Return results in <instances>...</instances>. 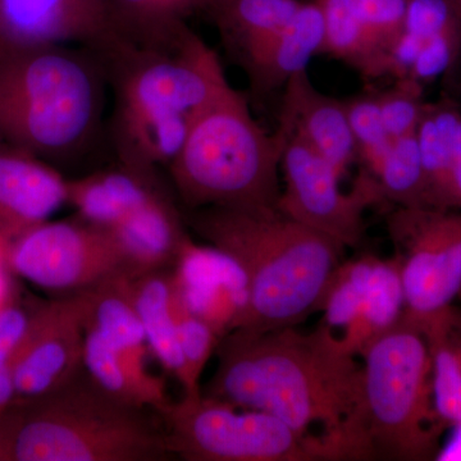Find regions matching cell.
<instances>
[{
  "label": "cell",
  "mask_w": 461,
  "mask_h": 461,
  "mask_svg": "<svg viewBox=\"0 0 461 461\" xmlns=\"http://www.w3.org/2000/svg\"><path fill=\"white\" fill-rule=\"evenodd\" d=\"M346 113L353 132L357 157L369 175H375L390 150L393 139L382 121L377 94H360L345 100Z\"/></svg>",
  "instance_id": "f546056e"
},
{
  "label": "cell",
  "mask_w": 461,
  "mask_h": 461,
  "mask_svg": "<svg viewBox=\"0 0 461 461\" xmlns=\"http://www.w3.org/2000/svg\"><path fill=\"white\" fill-rule=\"evenodd\" d=\"M99 57L113 91L112 145L135 168L168 167L194 118L230 86L217 51L190 27L168 44L122 41Z\"/></svg>",
  "instance_id": "7a4b0ae2"
},
{
  "label": "cell",
  "mask_w": 461,
  "mask_h": 461,
  "mask_svg": "<svg viewBox=\"0 0 461 461\" xmlns=\"http://www.w3.org/2000/svg\"><path fill=\"white\" fill-rule=\"evenodd\" d=\"M284 144L285 136L267 132L230 85L194 118L167 168L191 211L277 206Z\"/></svg>",
  "instance_id": "8992f818"
},
{
  "label": "cell",
  "mask_w": 461,
  "mask_h": 461,
  "mask_svg": "<svg viewBox=\"0 0 461 461\" xmlns=\"http://www.w3.org/2000/svg\"><path fill=\"white\" fill-rule=\"evenodd\" d=\"M302 0H209L205 14L240 65L262 50L294 17Z\"/></svg>",
  "instance_id": "603a6c76"
},
{
  "label": "cell",
  "mask_w": 461,
  "mask_h": 461,
  "mask_svg": "<svg viewBox=\"0 0 461 461\" xmlns=\"http://www.w3.org/2000/svg\"><path fill=\"white\" fill-rule=\"evenodd\" d=\"M372 177L377 181L384 199L399 206H429L417 132L393 140Z\"/></svg>",
  "instance_id": "f1b7e54d"
},
{
  "label": "cell",
  "mask_w": 461,
  "mask_h": 461,
  "mask_svg": "<svg viewBox=\"0 0 461 461\" xmlns=\"http://www.w3.org/2000/svg\"><path fill=\"white\" fill-rule=\"evenodd\" d=\"M284 87L278 130L302 139L344 177L357 157L345 102L318 90L308 71L294 76Z\"/></svg>",
  "instance_id": "e0dca14e"
},
{
  "label": "cell",
  "mask_w": 461,
  "mask_h": 461,
  "mask_svg": "<svg viewBox=\"0 0 461 461\" xmlns=\"http://www.w3.org/2000/svg\"><path fill=\"white\" fill-rule=\"evenodd\" d=\"M461 50V32L441 33L424 42L409 77L420 85L435 80L451 68Z\"/></svg>",
  "instance_id": "836d02e7"
},
{
  "label": "cell",
  "mask_w": 461,
  "mask_h": 461,
  "mask_svg": "<svg viewBox=\"0 0 461 461\" xmlns=\"http://www.w3.org/2000/svg\"><path fill=\"white\" fill-rule=\"evenodd\" d=\"M448 309L417 326L423 330L429 341L436 411L446 426H459L461 424V363L448 330Z\"/></svg>",
  "instance_id": "83f0119b"
},
{
  "label": "cell",
  "mask_w": 461,
  "mask_h": 461,
  "mask_svg": "<svg viewBox=\"0 0 461 461\" xmlns=\"http://www.w3.org/2000/svg\"><path fill=\"white\" fill-rule=\"evenodd\" d=\"M83 294L36 304L32 326L14 362L17 402L48 395L84 368Z\"/></svg>",
  "instance_id": "4fadbf2b"
},
{
  "label": "cell",
  "mask_w": 461,
  "mask_h": 461,
  "mask_svg": "<svg viewBox=\"0 0 461 461\" xmlns=\"http://www.w3.org/2000/svg\"><path fill=\"white\" fill-rule=\"evenodd\" d=\"M324 20L321 53L353 66L366 77L384 76L381 56L366 39L351 0H315Z\"/></svg>",
  "instance_id": "4316f807"
},
{
  "label": "cell",
  "mask_w": 461,
  "mask_h": 461,
  "mask_svg": "<svg viewBox=\"0 0 461 461\" xmlns=\"http://www.w3.org/2000/svg\"><path fill=\"white\" fill-rule=\"evenodd\" d=\"M171 273L182 304L208 323L218 338L240 329L248 312L249 282L232 257L187 236Z\"/></svg>",
  "instance_id": "9a60e30c"
},
{
  "label": "cell",
  "mask_w": 461,
  "mask_h": 461,
  "mask_svg": "<svg viewBox=\"0 0 461 461\" xmlns=\"http://www.w3.org/2000/svg\"><path fill=\"white\" fill-rule=\"evenodd\" d=\"M127 287L147 335L149 348L166 371L180 381L182 360L178 348L181 302L168 271L127 276Z\"/></svg>",
  "instance_id": "cb8c5ba5"
},
{
  "label": "cell",
  "mask_w": 461,
  "mask_h": 461,
  "mask_svg": "<svg viewBox=\"0 0 461 461\" xmlns=\"http://www.w3.org/2000/svg\"><path fill=\"white\" fill-rule=\"evenodd\" d=\"M169 453L189 461H313L314 436L303 437L268 412L223 400L184 395L163 414Z\"/></svg>",
  "instance_id": "ba28073f"
},
{
  "label": "cell",
  "mask_w": 461,
  "mask_h": 461,
  "mask_svg": "<svg viewBox=\"0 0 461 461\" xmlns=\"http://www.w3.org/2000/svg\"><path fill=\"white\" fill-rule=\"evenodd\" d=\"M68 180L59 168L0 141V239L14 241L68 204Z\"/></svg>",
  "instance_id": "2e32d148"
},
{
  "label": "cell",
  "mask_w": 461,
  "mask_h": 461,
  "mask_svg": "<svg viewBox=\"0 0 461 461\" xmlns=\"http://www.w3.org/2000/svg\"><path fill=\"white\" fill-rule=\"evenodd\" d=\"M429 208H461V112L426 104L417 129Z\"/></svg>",
  "instance_id": "44dd1931"
},
{
  "label": "cell",
  "mask_w": 461,
  "mask_h": 461,
  "mask_svg": "<svg viewBox=\"0 0 461 461\" xmlns=\"http://www.w3.org/2000/svg\"><path fill=\"white\" fill-rule=\"evenodd\" d=\"M85 304V329L132 362L147 366L148 339L127 287L126 275L115 276L80 291Z\"/></svg>",
  "instance_id": "d4e9b609"
},
{
  "label": "cell",
  "mask_w": 461,
  "mask_h": 461,
  "mask_svg": "<svg viewBox=\"0 0 461 461\" xmlns=\"http://www.w3.org/2000/svg\"><path fill=\"white\" fill-rule=\"evenodd\" d=\"M9 242L0 239V308L16 299V288L14 284V272L8 264Z\"/></svg>",
  "instance_id": "d590c367"
},
{
  "label": "cell",
  "mask_w": 461,
  "mask_h": 461,
  "mask_svg": "<svg viewBox=\"0 0 461 461\" xmlns=\"http://www.w3.org/2000/svg\"><path fill=\"white\" fill-rule=\"evenodd\" d=\"M163 193L156 171L122 165L68 180V204L94 226L111 229Z\"/></svg>",
  "instance_id": "d6986e66"
},
{
  "label": "cell",
  "mask_w": 461,
  "mask_h": 461,
  "mask_svg": "<svg viewBox=\"0 0 461 461\" xmlns=\"http://www.w3.org/2000/svg\"><path fill=\"white\" fill-rule=\"evenodd\" d=\"M11 461H156L171 454L144 411L100 390L85 369L7 411Z\"/></svg>",
  "instance_id": "52a82bcc"
},
{
  "label": "cell",
  "mask_w": 461,
  "mask_h": 461,
  "mask_svg": "<svg viewBox=\"0 0 461 461\" xmlns=\"http://www.w3.org/2000/svg\"><path fill=\"white\" fill-rule=\"evenodd\" d=\"M0 461H11V436L7 412L0 415Z\"/></svg>",
  "instance_id": "74e56055"
},
{
  "label": "cell",
  "mask_w": 461,
  "mask_h": 461,
  "mask_svg": "<svg viewBox=\"0 0 461 461\" xmlns=\"http://www.w3.org/2000/svg\"><path fill=\"white\" fill-rule=\"evenodd\" d=\"M35 305L26 306L17 297L0 308V368L14 362L32 326Z\"/></svg>",
  "instance_id": "e575fe53"
},
{
  "label": "cell",
  "mask_w": 461,
  "mask_h": 461,
  "mask_svg": "<svg viewBox=\"0 0 461 461\" xmlns=\"http://www.w3.org/2000/svg\"><path fill=\"white\" fill-rule=\"evenodd\" d=\"M323 41L321 5L315 0L303 2L287 25L241 66L253 89L268 93L285 86L300 72L308 71L312 58L321 53Z\"/></svg>",
  "instance_id": "ffe728a7"
},
{
  "label": "cell",
  "mask_w": 461,
  "mask_h": 461,
  "mask_svg": "<svg viewBox=\"0 0 461 461\" xmlns=\"http://www.w3.org/2000/svg\"><path fill=\"white\" fill-rule=\"evenodd\" d=\"M360 357L357 402L335 435L317 436L318 459H433L447 426L436 411L423 330L402 314Z\"/></svg>",
  "instance_id": "5b68a950"
},
{
  "label": "cell",
  "mask_w": 461,
  "mask_h": 461,
  "mask_svg": "<svg viewBox=\"0 0 461 461\" xmlns=\"http://www.w3.org/2000/svg\"><path fill=\"white\" fill-rule=\"evenodd\" d=\"M121 41L108 0H0V48L75 45L100 56Z\"/></svg>",
  "instance_id": "5bb4252c"
},
{
  "label": "cell",
  "mask_w": 461,
  "mask_h": 461,
  "mask_svg": "<svg viewBox=\"0 0 461 461\" xmlns=\"http://www.w3.org/2000/svg\"><path fill=\"white\" fill-rule=\"evenodd\" d=\"M405 296V315L421 324L461 294V214L429 206H399L388 217Z\"/></svg>",
  "instance_id": "9c48e42d"
},
{
  "label": "cell",
  "mask_w": 461,
  "mask_h": 461,
  "mask_svg": "<svg viewBox=\"0 0 461 461\" xmlns=\"http://www.w3.org/2000/svg\"><path fill=\"white\" fill-rule=\"evenodd\" d=\"M280 131V130H278ZM285 136L281 157V189L277 208L309 229L338 242L357 247L366 232V209L384 200L377 181L362 173L353 190L339 186L341 176L295 135Z\"/></svg>",
  "instance_id": "30bf717a"
},
{
  "label": "cell",
  "mask_w": 461,
  "mask_h": 461,
  "mask_svg": "<svg viewBox=\"0 0 461 461\" xmlns=\"http://www.w3.org/2000/svg\"><path fill=\"white\" fill-rule=\"evenodd\" d=\"M107 230L122 254L127 276L167 271L187 239L181 215L165 193Z\"/></svg>",
  "instance_id": "ac0fdd59"
},
{
  "label": "cell",
  "mask_w": 461,
  "mask_h": 461,
  "mask_svg": "<svg viewBox=\"0 0 461 461\" xmlns=\"http://www.w3.org/2000/svg\"><path fill=\"white\" fill-rule=\"evenodd\" d=\"M83 366L100 390L124 405L140 411L154 409L163 414L172 403L162 379L151 375L147 366L124 357L89 329H85Z\"/></svg>",
  "instance_id": "7402d4cb"
},
{
  "label": "cell",
  "mask_w": 461,
  "mask_h": 461,
  "mask_svg": "<svg viewBox=\"0 0 461 461\" xmlns=\"http://www.w3.org/2000/svg\"><path fill=\"white\" fill-rule=\"evenodd\" d=\"M455 7L457 8V12H459L461 17V0H453Z\"/></svg>",
  "instance_id": "f35d334b"
},
{
  "label": "cell",
  "mask_w": 461,
  "mask_h": 461,
  "mask_svg": "<svg viewBox=\"0 0 461 461\" xmlns=\"http://www.w3.org/2000/svg\"><path fill=\"white\" fill-rule=\"evenodd\" d=\"M209 0H108L115 29L123 41L135 45L168 44L187 29V18L203 11Z\"/></svg>",
  "instance_id": "484cf974"
},
{
  "label": "cell",
  "mask_w": 461,
  "mask_h": 461,
  "mask_svg": "<svg viewBox=\"0 0 461 461\" xmlns=\"http://www.w3.org/2000/svg\"><path fill=\"white\" fill-rule=\"evenodd\" d=\"M318 312L323 326L339 330V342L354 357L402 320L405 296L399 262L373 256L341 263L333 273Z\"/></svg>",
  "instance_id": "7c38bea8"
},
{
  "label": "cell",
  "mask_w": 461,
  "mask_h": 461,
  "mask_svg": "<svg viewBox=\"0 0 461 461\" xmlns=\"http://www.w3.org/2000/svg\"><path fill=\"white\" fill-rule=\"evenodd\" d=\"M177 336L182 360V375L178 382L184 388V395H200V378L217 348L220 338L208 323L190 313L182 303Z\"/></svg>",
  "instance_id": "4dcf8cb0"
},
{
  "label": "cell",
  "mask_w": 461,
  "mask_h": 461,
  "mask_svg": "<svg viewBox=\"0 0 461 461\" xmlns=\"http://www.w3.org/2000/svg\"><path fill=\"white\" fill-rule=\"evenodd\" d=\"M218 366L205 395L240 408L268 412L309 437L335 435L353 411L360 366L338 336L324 327L300 332L235 330L218 341Z\"/></svg>",
  "instance_id": "6da1fadb"
},
{
  "label": "cell",
  "mask_w": 461,
  "mask_h": 461,
  "mask_svg": "<svg viewBox=\"0 0 461 461\" xmlns=\"http://www.w3.org/2000/svg\"><path fill=\"white\" fill-rule=\"evenodd\" d=\"M351 3L366 39L381 56L384 68V54L403 32L408 0H351Z\"/></svg>",
  "instance_id": "d6a6232c"
},
{
  "label": "cell",
  "mask_w": 461,
  "mask_h": 461,
  "mask_svg": "<svg viewBox=\"0 0 461 461\" xmlns=\"http://www.w3.org/2000/svg\"><path fill=\"white\" fill-rule=\"evenodd\" d=\"M8 264L17 277L63 295L127 275L111 233L77 215L47 221L9 242Z\"/></svg>",
  "instance_id": "8fae6325"
},
{
  "label": "cell",
  "mask_w": 461,
  "mask_h": 461,
  "mask_svg": "<svg viewBox=\"0 0 461 461\" xmlns=\"http://www.w3.org/2000/svg\"><path fill=\"white\" fill-rule=\"evenodd\" d=\"M186 222L209 245L232 257L247 275L249 306L238 330L295 327L318 312L341 264V245L277 206L193 209Z\"/></svg>",
  "instance_id": "3957f363"
},
{
  "label": "cell",
  "mask_w": 461,
  "mask_h": 461,
  "mask_svg": "<svg viewBox=\"0 0 461 461\" xmlns=\"http://www.w3.org/2000/svg\"><path fill=\"white\" fill-rule=\"evenodd\" d=\"M448 330H450L451 339H453L455 350L461 363V311L451 306L447 312Z\"/></svg>",
  "instance_id": "8d00e7d4"
},
{
  "label": "cell",
  "mask_w": 461,
  "mask_h": 461,
  "mask_svg": "<svg viewBox=\"0 0 461 461\" xmlns=\"http://www.w3.org/2000/svg\"><path fill=\"white\" fill-rule=\"evenodd\" d=\"M108 78L98 54L75 45L0 48V141L57 168L95 147Z\"/></svg>",
  "instance_id": "277c9868"
},
{
  "label": "cell",
  "mask_w": 461,
  "mask_h": 461,
  "mask_svg": "<svg viewBox=\"0 0 461 461\" xmlns=\"http://www.w3.org/2000/svg\"><path fill=\"white\" fill-rule=\"evenodd\" d=\"M384 129L393 140L417 132L423 114V85L400 78L390 89L377 93Z\"/></svg>",
  "instance_id": "1f68e13d"
}]
</instances>
